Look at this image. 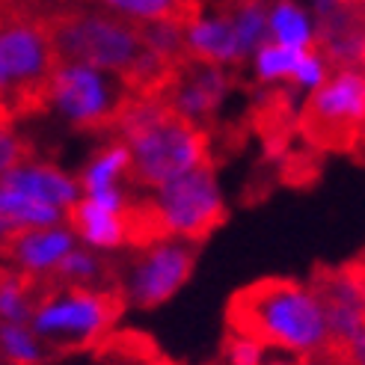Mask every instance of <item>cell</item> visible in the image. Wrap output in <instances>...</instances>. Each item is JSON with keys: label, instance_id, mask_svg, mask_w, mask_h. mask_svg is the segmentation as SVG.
<instances>
[{"label": "cell", "instance_id": "obj_12", "mask_svg": "<svg viewBox=\"0 0 365 365\" xmlns=\"http://www.w3.org/2000/svg\"><path fill=\"white\" fill-rule=\"evenodd\" d=\"M0 187H12V190H21L27 196H36V199H42V202L63 208L66 214L71 205H78L83 199V187H81L78 178H71L60 167L36 160V158L6 170L4 178H0Z\"/></svg>", "mask_w": 365, "mask_h": 365}, {"label": "cell", "instance_id": "obj_28", "mask_svg": "<svg viewBox=\"0 0 365 365\" xmlns=\"http://www.w3.org/2000/svg\"><path fill=\"white\" fill-rule=\"evenodd\" d=\"M229 6H238V4H250V0H226Z\"/></svg>", "mask_w": 365, "mask_h": 365}, {"label": "cell", "instance_id": "obj_7", "mask_svg": "<svg viewBox=\"0 0 365 365\" xmlns=\"http://www.w3.org/2000/svg\"><path fill=\"white\" fill-rule=\"evenodd\" d=\"M297 125L318 149H351L365 131V68H333V75L309 93Z\"/></svg>", "mask_w": 365, "mask_h": 365}, {"label": "cell", "instance_id": "obj_11", "mask_svg": "<svg viewBox=\"0 0 365 365\" xmlns=\"http://www.w3.org/2000/svg\"><path fill=\"white\" fill-rule=\"evenodd\" d=\"M71 250H78V247H75V232L68 226L30 229V232L12 235V238L4 241L6 262L15 270L27 273V277H51Z\"/></svg>", "mask_w": 365, "mask_h": 365}, {"label": "cell", "instance_id": "obj_27", "mask_svg": "<svg viewBox=\"0 0 365 365\" xmlns=\"http://www.w3.org/2000/svg\"><path fill=\"white\" fill-rule=\"evenodd\" d=\"M264 365H294L291 359H270V362H264Z\"/></svg>", "mask_w": 365, "mask_h": 365}, {"label": "cell", "instance_id": "obj_14", "mask_svg": "<svg viewBox=\"0 0 365 365\" xmlns=\"http://www.w3.org/2000/svg\"><path fill=\"white\" fill-rule=\"evenodd\" d=\"M185 39L190 57L199 63H211V66H235L244 60V48L235 30L232 12H214V15H199L185 27Z\"/></svg>", "mask_w": 365, "mask_h": 365}, {"label": "cell", "instance_id": "obj_13", "mask_svg": "<svg viewBox=\"0 0 365 365\" xmlns=\"http://www.w3.org/2000/svg\"><path fill=\"white\" fill-rule=\"evenodd\" d=\"M66 223L89 250H119L131 244L128 208H110L93 196H83L78 205H71Z\"/></svg>", "mask_w": 365, "mask_h": 365}, {"label": "cell", "instance_id": "obj_5", "mask_svg": "<svg viewBox=\"0 0 365 365\" xmlns=\"http://www.w3.org/2000/svg\"><path fill=\"white\" fill-rule=\"evenodd\" d=\"M48 27L60 63L96 66L104 71H116L122 78L131 75L143 53L149 51L143 24L128 21L98 4L71 12Z\"/></svg>", "mask_w": 365, "mask_h": 365}, {"label": "cell", "instance_id": "obj_10", "mask_svg": "<svg viewBox=\"0 0 365 365\" xmlns=\"http://www.w3.org/2000/svg\"><path fill=\"white\" fill-rule=\"evenodd\" d=\"M229 93V78L220 66L199 63V60H185L178 66L173 83L167 86L160 101H167L178 116L190 119L193 125L205 128V122L217 113V107L223 104Z\"/></svg>", "mask_w": 365, "mask_h": 365}, {"label": "cell", "instance_id": "obj_20", "mask_svg": "<svg viewBox=\"0 0 365 365\" xmlns=\"http://www.w3.org/2000/svg\"><path fill=\"white\" fill-rule=\"evenodd\" d=\"M235 30H238V39L244 48V57H255V51L270 42V6L267 0H250V4H238L229 6Z\"/></svg>", "mask_w": 365, "mask_h": 365}, {"label": "cell", "instance_id": "obj_16", "mask_svg": "<svg viewBox=\"0 0 365 365\" xmlns=\"http://www.w3.org/2000/svg\"><path fill=\"white\" fill-rule=\"evenodd\" d=\"M125 178L131 181V149L116 137L110 143H104L101 149L83 163V170L78 175L83 196H96V193L125 187L122 185Z\"/></svg>", "mask_w": 365, "mask_h": 365}, {"label": "cell", "instance_id": "obj_2", "mask_svg": "<svg viewBox=\"0 0 365 365\" xmlns=\"http://www.w3.org/2000/svg\"><path fill=\"white\" fill-rule=\"evenodd\" d=\"M110 134L131 149V185L143 190L211 163L208 134L160 98L134 96Z\"/></svg>", "mask_w": 365, "mask_h": 365}, {"label": "cell", "instance_id": "obj_19", "mask_svg": "<svg viewBox=\"0 0 365 365\" xmlns=\"http://www.w3.org/2000/svg\"><path fill=\"white\" fill-rule=\"evenodd\" d=\"M36 312V277L4 267V282H0V315L4 324H24L30 327Z\"/></svg>", "mask_w": 365, "mask_h": 365}, {"label": "cell", "instance_id": "obj_25", "mask_svg": "<svg viewBox=\"0 0 365 365\" xmlns=\"http://www.w3.org/2000/svg\"><path fill=\"white\" fill-rule=\"evenodd\" d=\"M348 356H351L354 365H365V336H362V339L354 344V348L348 351Z\"/></svg>", "mask_w": 365, "mask_h": 365}, {"label": "cell", "instance_id": "obj_23", "mask_svg": "<svg viewBox=\"0 0 365 365\" xmlns=\"http://www.w3.org/2000/svg\"><path fill=\"white\" fill-rule=\"evenodd\" d=\"M96 4L98 0H4V15H24L33 21L53 24L71 12H81Z\"/></svg>", "mask_w": 365, "mask_h": 365}, {"label": "cell", "instance_id": "obj_17", "mask_svg": "<svg viewBox=\"0 0 365 365\" xmlns=\"http://www.w3.org/2000/svg\"><path fill=\"white\" fill-rule=\"evenodd\" d=\"M104 9H110L134 24H190L202 15V0H98Z\"/></svg>", "mask_w": 365, "mask_h": 365}, {"label": "cell", "instance_id": "obj_9", "mask_svg": "<svg viewBox=\"0 0 365 365\" xmlns=\"http://www.w3.org/2000/svg\"><path fill=\"white\" fill-rule=\"evenodd\" d=\"M196 264V244L185 238H160L155 244L137 247L122 270H113L116 288L128 306L155 309L167 303L175 291L190 279Z\"/></svg>", "mask_w": 365, "mask_h": 365}, {"label": "cell", "instance_id": "obj_22", "mask_svg": "<svg viewBox=\"0 0 365 365\" xmlns=\"http://www.w3.org/2000/svg\"><path fill=\"white\" fill-rule=\"evenodd\" d=\"M300 57L303 51L300 48H285V45H277V42H267L255 51L252 57V66H255V75L264 83H273V81H294V71L300 66Z\"/></svg>", "mask_w": 365, "mask_h": 365}, {"label": "cell", "instance_id": "obj_6", "mask_svg": "<svg viewBox=\"0 0 365 365\" xmlns=\"http://www.w3.org/2000/svg\"><path fill=\"white\" fill-rule=\"evenodd\" d=\"M131 98V83L116 71L83 63H60L48 89V110L81 131H89V128L113 131Z\"/></svg>", "mask_w": 365, "mask_h": 365}, {"label": "cell", "instance_id": "obj_4", "mask_svg": "<svg viewBox=\"0 0 365 365\" xmlns=\"http://www.w3.org/2000/svg\"><path fill=\"white\" fill-rule=\"evenodd\" d=\"M51 27L24 15H4L0 33V101L4 125L48 110V89L57 71Z\"/></svg>", "mask_w": 365, "mask_h": 365}, {"label": "cell", "instance_id": "obj_15", "mask_svg": "<svg viewBox=\"0 0 365 365\" xmlns=\"http://www.w3.org/2000/svg\"><path fill=\"white\" fill-rule=\"evenodd\" d=\"M66 223V211L42 202L36 196H27L21 190L12 187H0V226H4V241L12 235H21L30 229H51V226H63Z\"/></svg>", "mask_w": 365, "mask_h": 365}, {"label": "cell", "instance_id": "obj_8", "mask_svg": "<svg viewBox=\"0 0 365 365\" xmlns=\"http://www.w3.org/2000/svg\"><path fill=\"white\" fill-rule=\"evenodd\" d=\"M149 199L163 232L170 238H185L193 244H202L226 217L214 163H202L196 170L181 173L167 185L149 190Z\"/></svg>", "mask_w": 365, "mask_h": 365}, {"label": "cell", "instance_id": "obj_24", "mask_svg": "<svg viewBox=\"0 0 365 365\" xmlns=\"http://www.w3.org/2000/svg\"><path fill=\"white\" fill-rule=\"evenodd\" d=\"M264 344H259L255 339H247L241 333H226L223 339V359L226 365H264L262 359Z\"/></svg>", "mask_w": 365, "mask_h": 365}, {"label": "cell", "instance_id": "obj_26", "mask_svg": "<svg viewBox=\"0 0 365 365\" xmlns=\"http://www.w3.org/2000/svg\"><path fill=\"white\" fill-rule=\"evenodd\" d=\"M330 4H339V6H359V0H330Z\"/></svg>", "mask_w": 365, "mask_h": 365}, {"label": "cell", "instance_id": "obj_29", "mask_svg": "<svg viewBox=\"0 0 365 365\" xmlns=\"http://www.w3.org/2000/svg\"><path fill=\"white\" fill-rule=\"evenodd\" d=\"M362 270H365V267H362Z\"/></svg>", "mask_w": 365, "mask_h": 365}, {"label": "cell", "instance_id": "obj_18", "mask_svg": "<svg viewBox=\"0 0 365 365\" xmlns=\"http://www.w3.org/2000/svg\"><path fill=\"white\" fill-rule=\"evenodd\" d=\"M270 42L285 48H300V51L318 45L312 24H309L306 12L294 0H270Z\"/></svg>", "mask_w": 365, "mask_h": 365}, {"label": "cell", "instance_id": "obj_1", "mask_svg": "<svg viewBox=\"0 0 365 365\" xmlns=\"http://www.w3.org/2000/svg\"><path fill=\"white\" fill-rule=\"evenodd\" d=\"M226 327L288 354H312L330 339L318 291L282 277L255 279L235 291L226 303Z\"/></svg>", "mask_w": 365, "mask_h": 365}, {"label": "cell", "instance_id": "obj_21", "mask_svg": "<svg viewBox=\"0 0 365 365\" xmlns=\"http://www.w3.org/2000/svg\"><path fill=\"white\" fill-rule=\"evenodd\" d=\"M0 344H4L6 365H42L48 362V356H53L45 348V341L24 324H4Z\"/></svg>", "mask_w": 365, "mask_h": 365}, {"label": "cell", "instance_id": "obj_3", "mask_svg": "<svg viewBox=\"0 0 365 365\" xmlns=\"http://www.w3.org/2000/svg\"><path fill=\"white\" fill-rule=\"evenodd\" d=\"M125 306L128 300L119 288L53 285L45 277H36V312L30 330L51 354L83 351L107 339V330L119 321Z\"/></svg>", "mask_w": 365, "mask_h": 365}]
</instances>
